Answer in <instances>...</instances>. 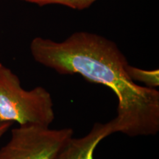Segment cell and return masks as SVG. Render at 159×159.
<instances>
[{
	"mask_svg": "<svg viewBox=\"0 0 159 159\" xmlns=\"http://www.w3.org/2000/svg\"><path fill=\"white\" fill-rule=\"evenodd\" d=\"M50 93L41 86L23 89L19 77L2 64L0 67V120L19 125L49 128L55 119Z\"/></svg>",
	"mask_w": 159,
	"mask_h": 159,
	"instance_id": "cell-2",
	"label": "cell"
},
{
	"mask_svg": "<svg viewBox=\"0 0 159 159\" xmlns=\"http://www.w3.org/2000/svg\"><path fill=\"white\" fill-rule=\"evenodd\" d=\"M126 72L128 77L135 83H142L148 88L156 89L159 86L158 69L144 70L133 66L128 63L126 66Z\"/></svg>",
	"mask_w": 159,
	"mask_h": 159,
	"instance_id": "cell-5",
	"label": "cell"
},
{
	"mask_svg": "<svg viewBox=\"0 0 159 159\" xmlns=\"http://www.w3.org/2000/svg\"><path fill=\"white\" fill-rule=\"evenodd\" d=\"M30 52L37 63L60 75L78 74L114 91L118 107L116 116L109 122L112 134L136 137L158 133L159 91L136 84L128 77V61L114 41L80 31L60 42L35 38Z\"/></svg>",
	"mask_w": 159,
	"mask_h": 159,
	"instance_id": "cell-1",
	"label": "cell"
},
{
	"mask_svg": "<svg viewBox=\"0 0 159 159\" xmlns=\"http://www.w3.org/2000/svg\"><path fill=\"white\" fill-rule=\"evenodd\" d=\"M24 1L37 4L40 6L49 5V4H58L75 10L85 9L83 0H24Z\"/></svg>",
	"mask_w": 159,
	"mask_h": 159,
	"instance_id": "cell-6",
	"label": "cell"
},
{
	"mask_svg": "<svg viewBox=\"0 0 159 159\" xmlns=\"http://www.w3.org/2000/svg\"><path fill=\"white\" fill-rule=\"evenodd\" d=\"M11 125L12 122H2V121L0 120V139L3 136V135L8 130Z\"/></svg>",
	"mask_w": 159,
	"mask_h": 159,
	"instance_id": "cell-7",
	"label": "cell"
},
{
	"mask_svg": "<svg viewBox=\"0 0 159 159\" xmlns=\"http://www.w3.org/2000/svg\"><path fill=\"white\" fill-rule=\"evenodd\" d=\"M1 65H2V63H0V67H1Z\"/></svg>",
	"mask_w": 159,
	"mask_h": 159,
	"instance_id": "cell-9",
	"label": "cell"
},
{
	"mask_svg": "<svg viewBox=\"0 0 159 159\" xmlns=\"http://www.w3.org/2000/svg\"><path fill=\"white\" fill-rule=\"evenodd\" d=\"M112 134L110 122L95 123L91 130L81 138L71 137L55 159H94V152L103 139Z\"/></svg>",
	"mask_w": 159,
	"mask_h": 159,
	"instance_id": "cell-4",
	"label": "cell"
},
{
	"mask_svg": "<svg viewBox=\"0 0 159 159\" xmlns=\"http://www.w3.org/2000/svg\"><path fill=\"white\" fill-rule=\"evenodd\" d=\"M71 128L54 130L39 125H19L0 148V159H55L71 138Z\"/></svg>",
	"mask_w": 159,
	"mask_h": 159,
	"instance_id": "cell-3",
	"label": "cell"
},
{
	"mask_svg": "<svg viewBox=\"0 0 159 159\" xmlns=\"http://www.w3.org/2000/svg\"><path fill=\"white\" fill-rule=\"evenodd\" d=\"M95 1H97V0H83V5H84L85 8L89 7V6H90L92 3H94Z\"/></svg>",
	"mask_w": 159,
	"mask_h": 159,
	"instance_id": "cell-8",
	"label": "cell"
}]
</instances>
